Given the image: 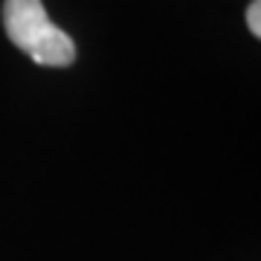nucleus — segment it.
Wrapping results in <instances>:
<instances>
[{
  "mask_svg": "<svg viewBox=\"0 0 261 261\" xmlns=\"http://www.w3.org/2000/svg\"><path fill=\"white\" fill-rule=\"evenodd\" d=\"M3 27L12 44L23 49L35 64L70 67L75 61L73 38L49 20L41 0H6Z\"/></svg>",
  "mask_w": 261,
  "mask_h": 261,
  "instance_id": "f257e3e1",
  "label": "nucleus"
},
{
  "mask_svg": "<svg viewBox=\"0 0 261 261\" xmlns=\"http://www.w3.org/2000/svg\"><path fill=\"white\" fill-rule=\"evenodd\" d=\"M247 27L252 35H261V0H252L247 6Z\"/></svg>",
  "mask_w": 261,
  "mask_h": 261,
  "instance_id": "f03ea898",
  "label": "nucleus"
}]
</instances>
